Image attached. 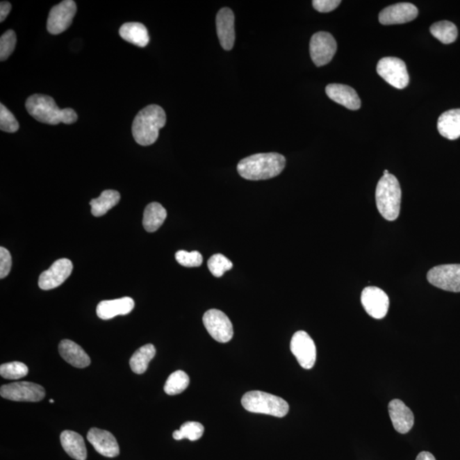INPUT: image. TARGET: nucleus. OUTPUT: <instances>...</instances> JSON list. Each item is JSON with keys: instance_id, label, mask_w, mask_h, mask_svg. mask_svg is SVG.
<instances>
[{"instance_id": "1", "label": "nucleus", "mask_w": 460, "mask_h": 460, "mask_svg": "<svg viewBox=\"0 0 460 460\" xmlns=\"http://www.w3.org/2000/svg\"><path fill=\"white\" fill-rule=\"evenodd\" d=\"M285 165V157L280 154H256L241 160L237 171L247 180H267L280 175Z\"/></svg>"}, {"instance_id": "2", "label": "nucleus", "mask_w": 460, "mask_h": 460, "mask_svg": "<svg viewBox=\"0 0 460 460\" xmlns=\"http://www.w3.org/2000/svg\"><path fill=\"white\" fill-rule=\"evenodd\" d=\"M26 109L37 122L56 126L60 123L67 124L77 122L78 115L73 108L61 109L54 98L35 94L26 101Z\"/></svg>"}, {"instance_id": "3", "label": "nucleus", "mask_w": 460, "mask_h": 460, "mask_svg": "<svg viewBox=\"0 0 460 460\" xmlns=\"http://www.w3.org/2000/svg\"><path fill=\"white\" fill-rule=\"evenodd\" d=\"M165 123L167 115L161 106L152 104L142 108L135 117L131 128L135 141L141 146L154 145Z\"/></svg>"}, {"instance_id": "4", "label": "nucleus", "mask_w": 460, "mask_h": 460, "mask_svg": "<svg viewBox=\"0 0 460 460\" xmlns=\"http://www.w3.org/2000/svg\"><path fill=\"white\" fill-rule=\"evenodd\" d=\"M402 188L394 175L381 177L376 188V204L381 216L388 221L397 220L401 210Z\"/></svg>"}, {"instance_id": "5", "label": "nucleus", "mask_w": 460, "mask_h": 460, "mask_svg": "<svg viewBox=\"0 0 460 460\" xmlns=\"http://www.w3.org/2000/svg\"><path fill=\"white\" fill-rule=\"evenodd\" d=\"M241 404L248 412L284 418L289 411L288 403L277 395L266 392L249 391L241 399Z\"/></svg>"}, {"instance_id": "6", "label": "nucleus", "mask_w": 460, "mask_h": 460, "mask_svg": "<svg viewBox=\"0 0 460 460\" xmlns=\"http://www.w3.org/2000/svg\"><path fill=\"white\" fill-rule=\"evenodd\" d=\"M377 72L381 78L397 89H404L409 83L406 65L397 58H384L377 65Z\"/></svg>"}, {"instance_id": "7", "label": "nucleus", "mask_w": 460, "mask_h": 460, "mask_svg": "<svg viewBox=\"0 0 460 460\" xmlns=\"http://www.w3.org/2000/svg\"><path fill=\"white\" fill-rule=\"evenodd\" d=\"M0 395L3 398L13 402H38L44 398L45 391L40 384L16 382L2 386Z\"/></svg>"}, {"instance_id": "8", "label": "nucleus", "mask_w": 460, "mask_h": 460, "mask_svg": "<svg viewBox=\"0 0 460 460\" xmlns=\"http://www.w3.org/2000/svg\"><path fill=\"white\" fill-rule=\"evenodd\" d=\"M76 3L74 0H64L52 7L47 19V30L51 35H60L66 31L76 14Z\"/></svg>"}, {"instance_id": "9", "label": "nucleus", "mask_w": 460, "mask_h": 460, "mask_svg": "<svg viewBox=\"0 0 460 460\" xmlns=\"http://www.w3.org/2000/svg\"><path fill=\"white\" fill-rule=\"evenodd\" d=\"M432 286L444 291L460 293V265H443L432 268L427 274Z\"/></svg>"}, {"instance_id": "10", "label": "nucleus", "mask_w": 460, "mask_h": 460, "mask_svg": "<svg viewBox=\"0 0 460 460\" xmlns=\"http://www.w3.org/2000/svg\"><path fill=\"white\" fill-rule=\"evenodd\" d=\"M337 51V42L333 35L327 32H319L312 36L310 52L313 63L318 67L327 65Z\"/></svg>"}, {"instance_id": "11", "label": "nucleus", "mask_w": 460, "mask_h": 460, "mask_svg": "<svg viewBox=\"0 0 460 460\" xmlns=\"http://www.w3.org/2000/svg\"><path fill=\"white\" fill-rule=\"evenodd\" d=\"M203 323L211 336L220 343H228L233 335V325L227 315L218 310H210L203 316Z\"/></svg>"}, {"instance_id": "12", "label": "nucleus", "mask_w": 460, "mask_h": 460, "mask_svg": "<svg viewBox=\"0 0 460 460\" xmlns=\"http://www.w3.org/2000/svg\"><path fill=\"white\" fill-rule=\"evenodd\" d=\"M290 348L297 363L304 369H311L316 361L315 342L306 331H299L294 334Z\"/></svg>"}, {"instance_id": "13", "label": "nucleus", "mask_w": 460, "mask_h": 460, "mask_svg": "<svg viewBox=\"0 0 460 460\" xmlns=\"http://www.w3.org/2000/svg\"><path fill=\"white\" fill-rule=\"evenodd\" d=\"M361 301L365 312L372 318L383 319L389 311V297L377 286L365 288L361 293Z\"/></svg>"}, {"instance_id": "14", "label": "nucleus", "mask_w": 460, "mask_h": 460, "mask_svg": "<svg viewBox=\"0 0 460 460\" xmlns=\"http://www.w3.org/2000/svg\"><path fill=\"white\" fill-rule=\"evenodd\" d=\"M73 263L67 258L56 260L50 267V269L44 271L39 279V286L40 289L51 290L58 288L67 278L70 277L73 271Z\"/></svg>"}, {"instance_id": "15", "label": "nucleus", "mask_w": 460, "mask_h": 460, "mask_svg": "<svg viewBox=\"0 0 460 460\" xmlns=\"http://www.w3.org/2000/svg\"><path fill=\"white\" fill-rule=\"evenodd\" d=\"M418 14V8L413 3H399L381 10L379 20L383 25L403 24L413 21Z\"/></svg>"}, {"instance_id": "16", "label": "nucleus", "mask_w": 460, "mask_h": 460, "mask_svg": "<svg viewBox=\"0 0 460 460\" xmlns=\"http://www.w3.org/2000/svg\"><path fill=\"white\" fill-rule=\"evenodd\" d=\"M88 440L101 455L115 458L120 454V447L112 433L98 428H92L88 434Z\"/></svg>"}, {"instance_id": "17", "label": "nucleus", "mask_w": 460, "mask_h": 460, "mask_svg": "<svg viewBox=\"0 0 460 460\" xmlns=\"http://www.w3.org/2000/svg\"><path fill=\"white\" fill-rule=\"evenodd\" d=\"M217 32L221 47L230 51L235 44V15L229 8H222L217 15Z\"/></svg>"}, {"instance_id": "18", "label": "nucleus", "mask_w": 460, "mask_h": 460, "mask_svg": "<svg viewBox=\"0 0 460 460\" xmlns=\"http://www.w3.org/2000/svg\"><path fill=\"white\" fill-rule=\"evenodd\" d=\"M389 413L392 424L397 432L406 434L413 428V413L401 400H392L389 404Z\"/></svg>"}, {"instance_id": "19", "label": "nucleus", "mask_w": 460, "mask_h": 460, "mask_svg": "<svg viewBox=\"0 0 460 460\" xmlns=\"http://www.w3.org/2000/svg\"><path fill=\"white\" fill-rule=\"evenodd\" d=\"M135 302L130 297L100 302L97 307V315L101 320H110L117 315H126L133 311Z\"/></svg>"}, {"instance_id": "20", "label": "nucleus", "mask_w": 460, "mask_h": 460, "mask_svg": "<svg viewBox=\"0 0 460 460\" xmlns=\"http://www.w3.org/2000/svg\"><path fill=\"white\" fill-rule=\"evenodd\" d=\"M326 93L330 99L342 105L350 110H357L361 108L359 96L352 88L342 84H330L326 88Z\"/></svg>"}, {"instance_id": "21", "label": "nucleus", "mask_w": 460, "mask_h": 460, "mask_svg": "<svg viewBox=\"0 0 460 460\" xmlns=\"http://www.w3.org/2000/svg\"><path fill=\"white\" fill-rule=\"evenodd\" d=\"M58 349L63 359L74 368H85L90 364V358L85 350L69 339L62 340Z\"/></svg>"}, {"instance_id": "22", "label": "nucleus", "mask_w": 460, "mask_h": 460, "mask_svg": "<svg viewBox=\"0 0 460 460\" xmlns=\"http://www.w3.org/2000/svg\"><path fill=\"white\" fill-rule=\"evenodd\" d=\"M63 450L72 459L76 460H86L88 450H86L84 438L74 432L64 431L60 436Z\"/></svg>"}, {"instance_id": "23", "label": "nucleus", "mask_w": 460, "mask_h": 460, "mask_svg": "<svg viewBox=\"0 0 460 460\" xmlns=\"http://www.w3.org/2000/svg\"><path fill=\"white\" fill-rule=\"evenodd\" d=\"M437 129L443 138L456 140L460 138V109L443 113L437 122Z\"/></svg>"}, {"instance_id": "24", "label": "nucleus", "mask_w": 460, "mask_h": 460, "mask_svg": "<svg viewBox=\"0 0 460 460\" xmlns=\"http://www.w3.org/2000/svg\"><path fill=\"white\" fill-rule=\"evenodd\" d=\"M119 33L123 40L138 47H145L149 43L148 29L140 22H126Z\"/></svg>"}, {"instance_id": "25", "label": "nucleus", "mask_w": 460, "mask_h": 460, "mask_svg": "<svg viewBox=\"0 0 460 460\" xmlns=\"http://www.w3.org/2000/svg\"><path fill=\"white\" fill-rule=\"evenodd\" d=\"M167 216V211L160 203H150L146 206L145 213H143V227L146 231L156 232L163 224Z\"/></svg>"}, {"instance_id": "26", "label": "nucleus", "mask_w": 460, "mask_h": 460, "mask_svg": "<svg viewBox=\"0 0 460 460\" xmlns=\"http://www.w3.org/2000/svg\"><path fill=\"white\" fill-rule=\"evenodd\" d=\"M120 201V195L118 191L104 190L99 197L93 199L90 202L92 206L93 216L101 217L106 214L109 210L115 207Z\"/></svg>"}, {"instance_id": "27", "label": "nucleus", "mask_w": 460, "mask_h": 460, "mask_svg": "<svg viewBox=\"0 0 460 460\" xmlns=\"http://www.w3.org/2000/svg\"><path fill=\"white\" fill-rule=\"evenodd\" d=\"M156 350L153 345H143L139 348L130 359V367L133 372L142 375L148 369L149 364L156 356Z\"/></svg>"}, {"instance_id": "28", "label": "nucleus", "mask_w": 460, "mask_h": 460, "mask_svg": "<svg viewBox=\"0 0 460 460\" xmlns=\"http://www.w3.org/2000/svg\"><path fill=\"white\" fill-rule=\"evenodd\" d=\"M432 35L443 44L454 43L458 37V28L451 22H436L431 27Z\"/></svg>"}, {"instance_id": "29", "label": "nucleus", "mask_w": 460, "mask_h": 460, "mask_svg": "<svg viewBox=\"0 0 460 460\" xmlns=\"http://www.w3.org/2000/svg\"><path fill=\"white\" fill-rule=\"evenodd\" d=\"M190 384V377L183 371H176L169 376L165 382L164 391L169 395L182 393Z\"/></svg>"}, {"instance_id": "30", "label": "nucleus", "mask_w": 460, "mask_h": 460, "mask_svg": "<svg viewBox=\"0 0 460 460\" xmlns=\"http://www.w3.org/2000/svg\"><path fill=\"white\" fill-rule=\"evenodd\" d=\"M204 426L198 422L188 421L181 426L179 431L173 432V438L176 441L188 439L191 442H195L199 438L204 434Z\"/></svg>"}, {"instance_id": "31", "label": "nucleus", "mask_w": 460, "mask_h": 460, "mask_svg": "<svg viewBox=\"0 0 460 460\" xmlns=\"http://www.w3.org/2000/svg\"><path fill=\"white\" fill-rule=\"evenodd\" d=\"M28 368L27 365L19 361L5 363L0 365V375L3 379L17 380L27 376Z\"/></svg>"}, {"instance_id": "32", "label": "nucleus", "mask_w": 460, "mask_h": 460, "mask_svg": "<svg viewBox=\"0 0 460 460\" xmlns=\"http://www.w3.org/2000/svg\"><path fill=\"white\" fill-rule=\"evenodd\" d=\"M207 266L215 277H222L229 270L232 269L233 263L222 254L212 256L207 263Z\"/></svg>"}, {"instance_id": "33", "label": "nucleus", "mask_w": 460, "mask_h": 460, "mask_svg": "<svg viewBox=\"0 0 460 460\" xmlns=\"http://www.w3.org/2000/svg\"><path fill=\"white\" fill-rule=\"evenodd\" d=\"M17 44V35L13 30L3 33L0 38V60L6 61L13 54Z\"/></svg>"}, {"instance_id": "34", "label": "nucleus", "mask_w": 460, "mask_h": 460, "mask_svg": "<svg viewBox=\"0 0 460 460\" xmlns=\"http://www.w3.org/2000/svg\"><path fill=\"white\" fill-rule=\"evenodd\" d=\"M0 129L6 133H14L19 130V123L5 105L0 104Z\"/></svg>"}, {"instance_id": "35", "label": "nucleus", "mask_w": 460, "mask_h": 460, "mask_svg": "<svg viewBox=\"0 0 460 460\" xmlns=\"http://www.w3.org/2000/svg\"><path fill=\"white\" fill-rule=\"evenodd\" d=\"M175 257L179 265L188 268L201 266L203 262L202 255L196 251L188 252L181 250L176 252Z\"/></svg>"}, {"instance_id": "36", "label": "nucleus", "mask_w": 460, "mask_h": 460, "mask_svg": "<svg viewBox=\"0 0 460 460\" xmlns=\"http://www.w3.org/2000/svg\"><path fill=\"white\" fill-rule=\"evenodd\" d=\"M11 265L13 260L9 251L5 247H0V278H6L9 274Z\"/></svg>"}, {"instance_id": "37", "label": "nucleus", "mask_w": 460, "mask_h": 460, "mask_svg": "<svg viewBox=\"0 0 460 460\" xmlns=\"http://www.w3.org/2000/svg\"><path fill=\"white\" fill-rule=\"evenodd\" d=\"M313 7L319 13H327L338 8L341 1L339 0H314Z\"/></svg>"}, {"instance_id": "38", "label": "nucleus", "mask_w": 460, "mask_h": 460, "mask_svg": "<svg viewBox=\"0 0 460 460\" xmlns=\"http://www.w3.org/2000/svg\"><path fill=\"white\" fill-rule=\"evenodd\" d=\"M10 3L7 1H2L1 3H0V22H3L6 20L7 16H8L9 13H10Z\"/></svg>"}, {"instance_id": "39", "label": "nucleus", "mask_w": 460, "mask_h": 460, "mask_svg": "<svg viewBox=\"0 0 460 460\" xmlns=\"http://www.w3.org/2000/svg\"><path fill=\"white\" fill-rule=\"evenodd\" d=\"M416 460H436V459L431 452H421L420 454L418 455Z\"/></svg>"}, {"instance_id": "40", "label": "nucleus", "mask_w": 460, "mask_h": 460, "mask_svg": "<svg viewBox=\"0 0 460 460\" xmlns=\"http://www.w3.org/2000/svg\"><path fill=\"white\" fill-rule=\"evenodd\" d=\"M386 174H390V172H389V171H388V170H384V175H386Z\"/></svg>"}, {"instance_id": "41", "label": "nucleus", "mask_w": 460, "mask_h": 460, "mask_svg": "<svg viewBox=\"0 0 460 460\" xmlns=\"http://www.w3.org/2000/svg\"><path fill=\"white\" fill-rule=\"evenodd\" d=\"M51 403H54V400H50Z\"/></svg>"}]
</instances>
